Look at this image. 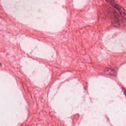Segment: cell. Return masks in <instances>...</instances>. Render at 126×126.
<instances>
[{"label": "cell", "mask_w": 126, "mask_h": 126, "mask_svg": "<svg viewBox=\"0 0 126 126\" xmlns=\"http://www.w3.org/2000/svg\"><path fill=\"white\" fill-rule=\"evenodd\" d=\"M106 1L113 7H114L117 11H118L123 20L126 21V13L125 9L122 6L119 5L115 1L113 0H106Z\"/></svg>", "instance_id": "1"}, {"label": "cell", "mask_w": 126, "mask_h": 126, "mask_svg": "<svg viewBox=\"0 0 126 126\" xmlns=\"http://www.w3.org/2000/svg\"><path fill=\"white\" fill-rule=\"evenodd\" d=\"M104 72H105L106 73L108 74H110L111 75H113V76L115 75L116 74V70H115L113 69H111V68H106L104 70Z\"/></svg>", "instance_id": "2"}, {"label": "cell", "mask_w": 126, "mask_h": 126, "mask_svg": "<svg viewBox=\"0 0 126 126\" xmlns=\"http://www.w3.org/2000/svg\"><path fill=\"white\" fill-rule=\"evenodd\" d=\"M123 91H124V93H125V95H126V91L125 89H123Z\"/></svg>", "instance_id": "3"}]
</instances>
